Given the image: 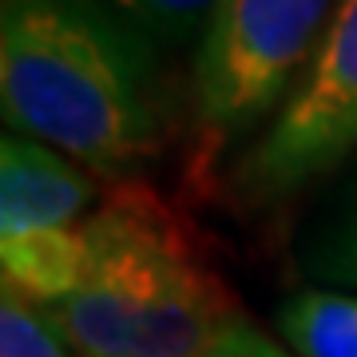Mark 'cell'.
I'll use <instances>...</instances> for the list:
<instances>
[{
    "mask_svg": "<svg viewBox=\"0 0 357 357\" xmlns=\"http://www.w3.org/2000/svg\"><path fill=\"white\" fill-rule=\"evenodd\" d=\"M96 199V178L84 163L48 143L4 135L0 143V238L40 230H72Z\"/></svg>",
    "mask_w": 357,
    "mask_h": 357,
    "instance_id": "obj_5",
    "label": "cell"
},
{
    "mask_svg": "<svg viewBox=\"0 0 357 357\" xmlns=\"http://www.w3.org/2000/svg\"><path fill=\"white\" fill-rule=\"evenodd\" d=\"M84 262H88V243H84V230L76 227L0 238L4 286L20 290L40 306L64 302L84 278Z\"/></svg>",
    "mask_w": 357,
    "mask_h": 357,
    "instance_id": "obj_6",
    "label": "cell"
},
{
    "mask_svg": "<svg viewBox=\"0 0 357 357\" xmlns=\"http://www.w3.org/2000/svg\"><path fill=\"white\" fill-rule=\"evenodd\" d=\"M337 0H218L195 48V112L211 139L243 135L286 103Z\"/></svg>",
    "mask_w": 357,
    "mask_h": 357,
    "instance_id": "obj_3",
    "label": "cell"
},
{
    "mask_svg": "<svg viewBox=\"0 0 357 357\" xmlns=\"http://www.w3.org/2000/svg\"><path fill=\"white\" fill-rule=\"evenodd\" d=\"M0 112L13 135L123 178L163 143L159 48L103 0H0Z\"/></svg>",
    "mask_w": 357,
    "mask_h": 357,
    "instance_id": "obj_1",
    "label": "cell"
},
{
    "mask_svg": "<svg viewBox=\"0 0 357 357\" xmlns=\"http://www.w3.org/2000/svg\"><path fill=\"white\" fill-rule=\"evenodd\" d=\"M103 4L128 16L159 52H183L191 44L199 48L218 8V0H103Z\"/></svg>",
    "mask_w": 357,
    "mask_h": 357,
    "instance_id": "obj_8",
    "label": "cell"
},
{
    "mask_svg": "<svg viewBox=\"0 0 357 357\" xmlns=\"http://www.w3.org/2000/svg\"><path fill=\"white\" fill-rule=\"evenodd\" d=\"M199 357H290L282 345H274L262 330H255L250 321H234L211 349H203Z\"/></svg>",
    "mask_w": 357,
    "mask_h": 357,
    "instance_id": "obj_11",
    "label": "cell"
},
{
    "mask_svg": "<svg viewBox=\"0 0 357 357\" xmlns=\"http://www.w3.org/2000/svg\"><path fill=\"white\" fill-rule=\"evenodd\" d=\"M79 230L84 278L44 314L84 357H199L238 321L222 278L155 195L119 191Z\"/></svg>",
    "mask_w": 357,
    "mask_h": 357,
    "instance_id": "obj_2",
    "label": "cell"
},
{
    "mask_svg": "<svg viewBox=\"0 0 357 357\" xmlns=\"http://www.w3.org/2000/svg\"><path fill=\"white\" fill-rule=\"evenodd\" d=\"M0 357H84L40 302L0 286Z\"/></svg>",
    "mask_w": 357,
    "mask_h": 357,
    "instance_id": "obj_9",
    "label": "cell"
},
{
    "mask_svg": "<svg viewBox=\"0 0 357 357\" xmlns=\"http://www.w3.org/2000/svg\"><path fill=\"white\" fill-rule=\"evenodd\" d=\"M306 270L333 286H354L357 290V183L345 191L342 206L321 227L318 243L310 250Z\"/></svg>",
    "mask_w": 357,
    "mask_h": 357,
    "instance_id": "obj_10",
    "label": "cell"
},
{
    "mask_svg": "<svg viewBox=\"0 0 357 357\" xmlns=\"http://www.w3.org/2000/svg\"><path fill=\"white\" fill-rule=\"evenodd\" d=\"M349 151H357V0H337L314 60L243 159L238 183L270 203L330 175Z\"/></svg>",
    "mask_w": 357,
    "mask_h": 357,
    "instance_id": "obj_4",
    "label": "cell"
},
{
    "mask_svg": "<svg viewBox=\"0 0 357 357\" xmlns=\"http://www.w3.org/2000/svg\"><path fill=\"white\" fill-rule=\"evenodd\" d=\"M278 330L298 357H357V298L306 290L286 298Z\"/></svg>",
    "mask_w": 357,
    "mask_h": 357,
    "instance_id": "obj_7",
    "label": "cell"
}]
</instances>
